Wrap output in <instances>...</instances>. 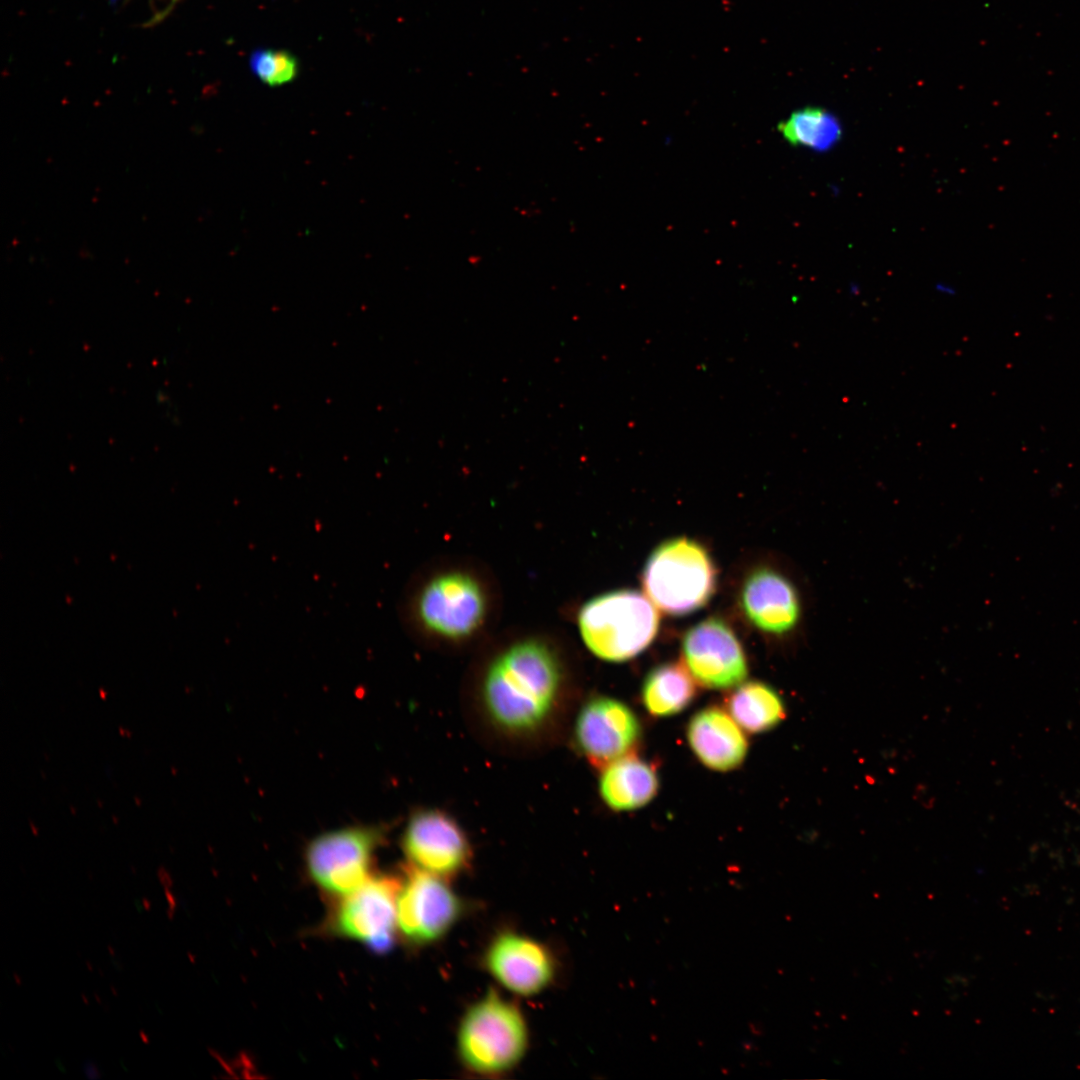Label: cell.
I'll return each mask as SVG.
<instances>
[{
    "label": "cell",
    "instance_id": "cell-1",
    "mask_svg": "<svg viewBox=\"0 0 1080 1080\" xmlns=\"http://www.w3.org/2000/svg\"><path fill=\"white\" fill-rule=\"evenodd\" d=\"M578 691L563 655L539 638L517 640L477 669L462 696L472 735L509 757L543 754L567 737Z\"/></svg>",
    "mask_w": 1080,
    "mask_h": 1080
},
{
    "label": "cell",
    "instance_id": "cell-2",
    "mask_svg": "<svg viewBox=\"0 0 1080 1080\" xmlns=\"http://www.w3.org/2000/svg\"><path fill=\"white\" fill-rule=\"evenodd\" d=\"M527 1047L524 1015L495 990L473 1003L458 1027V1055L467 1069L479 1075L498 1076L512 1070Z\"/></svg>",
    "mask_w": 1080,
    "mask_h": 1080
},
{
    "label": "cell",
    "instance_id": "cell-3",
    "mask_svg": "<svg viewBox=\"0 0 1080 1080\" xmlns=\"http://www.w3.org/2000/svg\"><path fill=\"white\" fill-rule=\"evenodd\" d=\"M659 622L651 600L634 590L593 597L577 615L583 643L594 656L608 662H623L641 653L655 638Z\"/></svg>",
    "mask_w": 1080,
    "mask_h": 1080
},
{
    "label": "cell",
    "instance_id": "cell-4",
    "mask_svg": "<svg viewBox=\"0 0 1080 1080\" xmlns=\"http://www.w3.org/2000/svg\"><path fill=\"white\" fill-rule=\"evenodd\" d=\"M717 572L708 551L685 537L669 539L648 557L642 573L647 597L671 615L704 606L716 587Z\"/></svg>",
    "mask_w": 1080,
    "mask_h": 1080
},
{
    "label": "cell",
    "instance_id": "cell-5",
    "mask_svg": "<svg viewBox=\"0 0 1080 1080\" xmlns=\"http://www.w3.org/2000/svg\"><path fill=\"white\" fill-rule=\"evenodd\" d=\"M410 616L427 634L461 641L476 633L488 613V597L479 579L462 570L427 578L414 592Z\"/></svg>",
    "mask_w": 1080,
    "mask_h": 1080
},
{
    "label": "cell",
    "instance_id": "cell-6",
    "mask_svg": "<svg viewBox=\"0 0 1080 1080\" xmlns=\"http://www.w3.org/2000/svg\"><path fill=\"white\" fill-rule=\"evenodd\" d=\"M568 736L575 751L591 766L601 769L634 753L640 744L642 726L626 703L595 695L578 704Z\"/></svg>",
    "mask_w": 1080,
    "mask_h": 1080
},
{
    "label": "cell",
    "instance_id": "cell-7",
    "mask_svg": "<svg viewBox=\"0 0 1080 1080\" xmlns=\"http://www.w3.org/2000/svg\"><path fill=\"white\" fill-rule=\"evenodd\" d=\"M381 839L380 830L366 826L320 834L306 848L308 873L325 891L345 896L370 878L372 858Z\"/></svg>",
    "mask_w": 1080,
    "mask_h": 1080
},
{
    "label": "cell",
    "instance_id": "cell-8",
    "mask_svg": "<svg viewBox=\"0 0 1080 1080\" xmlns=\"http://www.w3.org/2000/svg\"><path fill=\"white\" fill-rule=\"evenodd\" d=\"M401 846L409 863L447 879L471 864L472 845L454 816L441 808H420L409 817Z\"/></svg>",
    "mask_w": 1080,
    "mask_h": 1080
},
{
    "label": "cell",
    "instance_id": "cell-9",
    "mask_svg": "<svg viewBox=\"0 0 1080 1080\" xmlns=\"http://www.w3.org/2000/svg\"><path fill=\"white\" fill-rule=\"evenodd\" d=\"M405 872L397 900V926L412 943L437 941L458 920L460 899L444 878L412 865Z\"/></svg>",
    "mask_w": 1080,
    "mask_h": 1080
},
{
    "label": "cell",
    "instance_id": "cell-10",
    "mask_svg": "<svg viewBox=\"0 0 1080 1080\" xmlns=\"http://www.w3.org/2000/svg\"><path fill=\"white\" fill-rule=\"evenodd\" d=\"M402 881L388 876L370 877L345 895L339 904L334 928L342 936L367 944L376 952L391 948L397 924V900Z\"/></svg>",
    "mask_w": 1080,
    "mask_h": 1080
},
{
    "label": "cell",
    "instance_id": "cell-11",
    "mask_svg": "<svg viewBox=\"0 0 1080 1080\" xmlns=\"http://www.w3.org/2000/svg\"><path fill=\"white\" fill-rule=\"evenodd\" d=\"M682 653L686 668L702 687L727 690L747 677L743 648L733 630L719 618H708L690 628L682 641Z\"/></svg>",
    "mask_w": 1080,
    "mask_h": 1080
},
{
    "label": "cell",
    "instance_id": "cell-12",
    "mask_svg": "<svg viewBox=\"0 0 1080 1080\" xmlns=\"http://www.w3.org/2000/svg\"><path fill=\"white\" fill-rule=\"evenodd\" d=\"M484 963L500 985L520 996L542 992L556 975V961L550 949L512 931L502 932L490 942Z\"/></svg>",
    "mask_w": 1080,
    "mask_h": 1080
},
{
    "label": "cell",
    "instance_id": "cell-13",
    "mask_svg": "<svg viewBox=\"0 0 1080 1080\" xmlns=\"http://www.w3.org/2000/svg\"><path fill=\"white\" fill-rule=\"evenodd\" d=\"M741 605L750 622L761 631L786 635L798 626L802 606L792 581L771 568L754 570L745 580Z\"/></svg>",
    "mask_w": 1080,
    "mask_h": 1080
},
{
    "label": "cell",
    "instance_id": "cell-14",
    "mask_svg": "<svg viewBox=\"0 0 1080 1080\" xmlns=\"http://www.w3.org/2000/svg\"><path fill=\"white\" fill-rule=\"evenodd\" d=\"M686 737L697 760L713 771L729 772L740 767L748 753L743 729L718 706L696 712L688 722Z\"/></svg>",
    "mask_w": 1080,
    "mask_h": 1080
},
{
    "label": "cell",
    "instance_id": "cell-15",
    "mask_svg": "<svg viewBox=\"0 0 1080 1080\" xmlns=\"http://www.w3.org/2000/svg\"><path fill=\"white\" fill-rule=\"evenodd\" d=\"M598 788L601 800L611 810L633 811L655 798L659 777L654 766L632 753L600 769Z\"/></svg>",
    "mask_w": 1080,
    "mask_h": 1080
},
{
    "label": "cell",
    "instance_id": "cell-16",
    "mask_svg": "<svg viewBox=\"0 0 1080 1080\" xmlns=\"http://www.w3.org/2000/svg\"><path fill=\"white\" fill-rule=\"evenodd\" d=\"M697 688L694 678L681 663L655 666L641 687V701L646 711L658 718L674 716L694 701Z\"/></svg>",
    "mask_w": 1080,
    "mask_h": 1080
},
{
    "label": "cell",
    "instance_id": "cell-17",
    "mask_svg": "<svg viewBox=\"0 0 1080 1080\" xmlns=\"http://www.w3.org/2000/svg\"><path fill=\"white\" fill-rule=\"evenodd\" d=\"M727 711L749 733L767 732L785 718V705L779 693L761 681L742 682L727 699Z\"/></svg>",
    "mask_w": 1080,
    "mask_h": 1080
},
{
    "label": "cell",
    "instance_id": "cell-18",
    "mask_svg": "<svg viewBox=\"0 0 1080 1080\" xmlns=\"http://www.w3.org/2000/svg\"><path fill=\"white\" fill-rule=\"evenodd\" d=\"M778 130L791 145L816 151L830 149L842 135L839 121L831 113L817 107L792 113L779 124Z\"/></svg>",
    "mask_w": 1080,
    "mask_h": 1080
},
{
    "label": "cell",
    "instance_id": "cell-19",
    "mask_svg": "<svg viewBox=\"0 0 1080 1080\" xmlns=\"http://www.w3.org/2000/svg\"><path fill=\"white\" fill-rule=\"evenodd\" d=\"M252 73L264 84L276 87L293 81L299 72L295 55L280 49H257L249 58Z\"/></svg>",
    "mask_w": 1080,
    "mask_h": 1080
},
{
    "label": "cell",
    "instance_id": "cell-20",
    "mask_svg": "<svg viewBox=\"0 0 1080 1080\" xmlns=\"http://www.w3.org/2000/svg\"><path fill=\"white\" fill-rule=\"evenodd\" d=\"M178 1L179 0H169L168 4L161 11L155 13L152 18L146 22V26H153L162 22L174 10Z\"/></svg>",
    "mask_w": 1080,
    "mask_h": 1080
}]
</instances>
